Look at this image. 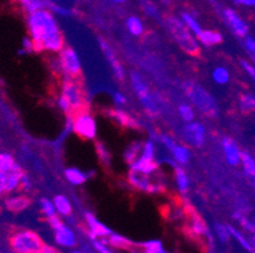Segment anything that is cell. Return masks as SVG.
Listing matches in <instances>:
<instances>
[{
	"label": "cell",
	"mask_w": 255,
	"mask_h": 253,
	"mask_svg": "<svg viewBox=\"0 0 255 253\" xmlns=\"http://www.w3.org/2000/svg\"><path fill=\"white\" fill-rule=\"evenodd\" d=\"M70 253H84V252H80V251H73V252Z\"/></svg>",
	"instance_id": "50"
},
{
	"label": "cell",
	"mask_w": 255,
	"mask_h": 253,
	"mask_svg": "<svg viewBox=\"0 0 255 253\" xmlns=\"http://www.w3.org/2000/svg\"><path fill=\"white\" fill-rule=\"evenodd\" d=\"M27 29L34 52H60L65 47V38L59 23L50 9H39L27 15Z\"/></svg>",
	"instance_id": "1"
},
{
	"label": "cell",
	"mask_w": 255,
	"mask_h": 253,
	"mask_svg": "<svg viewBox=\"0 0 255 253\" xmlns=\"http://www.w3.org/2000/svg\"><path fill=\"white\" fill-rule=\"evenodd\" d=\"M131 84L133 90H135L136 95H137L141 105L145 108V110L147 111V114L152 115V117L159 114V109H157L154 97L151 96L149 87H147V85L145 84V81L141 79V76L137 75L136 73H132Z\"/></svg>",
	"instance_id": "9"
},
{
	"label": "cell",
	"mask_w": 255,
	"mask_h": 253,
	"mask_svg": "<svg viewBox=\"0 0 255 253\" xmlns=\"http://www.w3.org/2000/svg\"><path fill=\"white\" fill-rule=\"evenodd\" d=\"M96 147H97V152H98V157L101 159V161L103 162L106 166H110L111 156L108 150L104 147V145L102 142H96Z\"/></svg>",
	"instance_id": "36"
},
{
	"label": "cell",
	"mask_w": 255,
	"mask_h": 253,
	"mask_svg": "<svg viewBox=\"0 0 255 253\" xmlns=\"http://www.w3.org/2000/svg\"><path fill=\"white\" fill-rule=\"evenodd\" d=\"M244 43L247 50L249 51V53H252V55L255 56V39L253 38V37L247 36L244 37Z\"/></svg>",
	"instance_id": "43"
},
{
	"label": "cell",
	"mask_w": 255,
	"mask_h": 253,
	"mask_svg": "<svg viewBox=\"0 0 255 253\" xmlns=\"http://www.w3.org/2000/svg\"><path fill=\"white\" fill-rule=\"evenodd\" d=\"M224 15L236 36L241 37V38H244V37L248 36L249 27H248V24L244 20L239 17L238 13H236L235 10H233V9H226V10L224 11Z\"/></svg>",
	"instance_id": "12"
},
{
	"label": "cell",
	"mask_w": 255,
	"mask_h": 253,
	"mask_svg": "<svg viewBox=\"0 0 255 253\" xmlns=\"http://www.w3.org/2000/svg\"><path fill=\"white\" fill-rule=\"evenodd\" d=\"M0 253H1V251H0Z\"/></svg>",
	"instance_id": "52"
},
{
	"label": "cell",
	"mask_w": 255,
	"mask_h": 253,
	"mask_svg": "<svg viewBox=\"0 0 255 253\" xmlns=\"http://www.w3.org/2000/svg\"><path fill=\"white\" fill-rule=\"evenodd\" d=\"M17 1H18V0H17Z\"/></svg>",
	"instance_id": "53"
},
{
	"label": "cell",
	"mask_w": 255,
	"mask_h": 253,
	"mask_svg": "<svg viewBox=\"0 0 255 253\" xmlns=\"http://www.w3.org/2000/svg\"><path fill=\"white\" fill-rule=\"evenodd\" d=\"M112 1H115V3H125L126 0H112Z\"/></svg>",
	"instance_id": "48"
},
{
	"label": "cell",
	"mask_w": 255,
	"mask_h": 253,
	"mask_svg": "<svg viewBox=\"0 0 255 253\" xmlns=\"http://www.w3.org/2000/svg\"><path fill=\"white\" fill-rule=\"evenodd\" d=\"M241 65H243V69L247 71L248 75H249L250 78L255 81V67L253 66L252 64H249L248 61H245V60H241Z\"/></svg>",
	"instance_id": "42"
},
{
	"label": "cell",
	"mask_w": 255,
	"mask_h": 253,
	"mask_svg": "<svg viewBox=\"0 0 255 253\" xmlns=\"http://www.w3.org/2000/svg\"><path fill=\"white\" fill-rule=\"evenodd\" d=\"M39 206H41V210H42L46 219L50 217H53V215H56V208L53 205V201H50L48 199L42 198L39 200Z\"/></svg>",
	"instance_id": "32"
},
{
	"label": "cell",
	"mask_w": 255,
	"mask_h": 253,
	"mask_svg": "<svg viewBox=\"0 0 255 253\" xmlns=\"http://www.w3.org/2000/svg\"><path fill=\"white\" fill-rule=\"evenodd\" d=\"M47 8L50 9L52 13H57L59 15H62V17H68L69 14H70V11H69L68 9H65L59 5H53V4H47Z\"/></svg>",
	"instance_id": "40"
},
{
	"label": "cell",
	"mask_w": 255,
	"mask_h": 253,
	"mask_svg": "<svg viewBox=\"0 0 255 253\" xmlns=\"http://www.w3.org/2000/svg\"><path fill=\"white\" fill-rule=\"evenodd\" d=\"M38 253H61L57 248H55L53 246L50 245H45L41 250H39Z\"/></svg>",
	"instance_id": "46"
},
{
	"label": "cell",
	"mask_w": 255,
	"mask_h": 253,
	"mask_svg": "<svg viewBox=\"0 0 255 253\" xmlns=\"http://www.w3.org/2000/svg\"><path fill=\"white\" fill-rule=\"evenodd\" d=\"M59 53L60 69L65 74L66 79L80 80L83 76L82 64H80V60H79V56L75 52V50L70 46H65Z\"/></svg>",
	"instance_id": "8"
},
{
	"label": "cell",
	"mask_w": 255,
	"mask_h": 253,
	"mask_svg": "<svg viewBox=\"0 0 255 253\" xmlns=\"http://www.w3.org/2000/svg\"><path fill=\"white\" fill-rule=\"evenodd\" d=\"M212 79L213 81L216 84H219V85H225V84H227L229 80H230V74H229V71H227L225 67L219 66L213 70Z\"/></svg>",
	"instance_id": "30"
},
{
	"label": "cell",
	"mask_w": 255,
	"mask_h": 253,
	"mask_svg": "<svg viewBox=\"0 0 255 253\" xmlns=\"http://www.w3.org/2000/svg\"><path fill=\"white\" fill-rule=\"evenodd\" d=\"M155 156V146L152 141H147L146 143H143L142 152H141L140 159L143 160H154Z\"/></svg>",
	"instance_id": "34"
},
{
	"label": "cell",
	"mask_w": 255,
	"mask_h": 253,
	"mask_svg": "<svg viewBox=\"0 0 255 253\" xmlns=\"http://www.w3.org/2000/svg\"><path fill=\"white\" fill-rule=\"evenodd\" d=\"M178 111H179L180 117L184 122L189 123V122H193L194 119V111L193 108H192L189 104H184L182 103L179 106H178Z\"/></svg>",
	"instance_id": "33"
},
{
	"label": "cell",
	"mask_w": 255,
	"mask_h": 253,
	"mask_svg": "<svg viewBox=\"0 0 255 253\" xmlns=\"http://www.w3.org/2000/svg\"><path fill=\"white\" fill-rule=\"evenodd\" d=\"M197 38L203 46H207V47L220 45L222 42L221 33L216 31H202Z\"/></svg>",
	"instance_id": "21"
},
{
	"label": "cell",
	"mask_w": 255,
	"mask_h": 253,
	"mask_svg": "<svg viewBox=\"0 0 255 253\" xmlns=\"http://www.w3.org/2000/svg\"><path fill=\"white\" fill-rule=\"evenodd\" d=\"M241 165L244 169V172L249 181L255 186V160L250 156L249 153L241 152Z\"/></svg>",
	"instance_id": "19"
},
{
	"label": "cell",
	"mask_w": 255,
	"mask_h": 253,
	"mask_svg": "<svg viewBox=\"0 0 255 253\" xmlns=\"http://www.w3.org/2000/svg\"><path fill=\"white\" fill-rule=\"evenodd\" d=\"M240 108L245 113L255 110V96L253 95H241L240 96Z\"/></svg>",
	"instance_id": "31"
},
{
	"label": "cell",
	"mask_w": 255,
	"mask_h": 253,
	"mask_svg": "<svg viewBox=\"0 0 255 253\" xmlns=\"http://www.w3.org/2000/svg\"><path fill=\"white\" fill-rule=\"evenodd\" d=\"M53 205L56 208V212L62 217H70L73 213V205L65 195H55L53 198Z\"/></svg>",
	"instance_id": "18"
},
{
	"label": "cell",
	"mask_w": 255,
	"mask_h": 253,
	"mask_svg": "<svg viewBox=\"0 0 255 253\" xmlns=\"http://www.w3.org/2000/svg\"><path fill=\"white\" fill-rule=\"evenodd\" d=\"M182 20H183V23L187 25L188 29H189V31H191L196 37H198L199 33L202 32V28H201V25L198 24V22H197V20L194 19V18L192 17L189 13H185V11H183Z\"/></svg>",
	"instance_id": "29"
},
{
	"label": "cell",
	"mask_w": 255,
	"mask_h": 253,
	"mask_svg": "<svg viewBox=\"0 0 255 253\" xmlns=\"http://www.w3.org/2000/svg\"><path fill=\"white\" fill-rule=\"evenodd\" d=\"M174 175H175V181H177V186L179 191L182 194H187L188 190H189V180H188L185 171L183 170L182 167H175L174 169Z\"/></svg>",
	"instance_id": "26"
},
{
	"label": "cell",
	"mask_w": 255,
	"mask_h": 253,
	"mask_svg": "<svg viewBox=\"0 0 255 253\" xmlns=\"http://www.w3.org/2000/svg\"><path fill=\"white\" fill-rule=\"evenodd\" d=\"M107 115L120 127H125V128H133L138 129L140 124L136 122L131 115H128L125 111L120 110V109H108L107 110Z\"/></svg>",
	"instance_id": "15"
},
{
	"label": "cell",
	"mask_w": 255,
	"mask_h": 253,
	"mask_svg": "<svg viewBox=\"0 0 255 253\" xmlns=\"http://www.w3.org/2000/svg\"><path fill=\"white\" fill-rule=\"evenodd\" d=\"M85 220H87L89 236L92 240L96 241L97 238H108L112 234L110 229L107 228L104 224H102L101 222H98V219L90 213H85Z\"/></svg>",
	"instance_id": "14"
},
{
	"label": "cell",
	"mask_w": 255,
	"mask_h": 253,
	"mask_svg": "<svg viewBox=\"0 0 255 253\" xmlns=\"http://www.w3.org/2000/svg\"><path fill=\"white\" fill-rule=\"evenodd\" d=\"M222 150H224L225 157H226L227 164L231 166H238L241 162V151L239 150V146L236 145L235 141L229 137H225L221 141Z\"/></svg>",
	"instance_id": "13"
},
{
	"label": "cell",
	"mask_w": 255,
	"mask_h": 253,
	"mask_svg": "<svg viewBox=\"0 0 255 253\" xmlns=\"http://www.w3.org/2000/svg\"><path fill=\"white\" fill-rule=\"evenodd\" d=\"M6 195V172L0 171V198Z\"/></svg>",
	"instance_id": "41"
},
{
	"label": "cell",
	"mask_w": 255,
	"mask_h": 253,
	"mask_svg": "<svg viewBox=\"0 0 255 253\" xmlns=\"http://www.w3.org/2000/svg\"><path fill=\"white\" fill-rule=\"evenodd\" d=\"M55 232V242L59 246L65 248H73L76 246V236L66 224H62L59 229Z\"/></svg>",
	"instance_id": "16"
},
{
	"label": "cell",
	"mask_w": 255,
	"mask_h": 253,
	"mask_svg": "<svg viewBox=\"0 0 255 253\" xmlns=\"http://www.w3.org/2000/svg\"><path fill=\"white\" fill-rule=\"evenodd\" d=\"M142 8L145 10V13L150 17L156 18L157 14H159V10H157L156 5L154 3H151L150 0H142Z\"/></svg>",
	"instance_id": "38"
},
{
	"label": "cell",
	"mask_w": 255,
	"mask_h": 253,
	"mask_svg": "<svg viewBox=\"0 0 255 253\" xmlns=\"http://www.w3.org/2000/svg\"><path fill=\"white\" fill-rule=\"evenodd\" d=\"M171 153H173L174 159L178 164L185 165L189 161V157H191V152H189V148L187 146L183 145H175L174 148L171 150Z\"/></svg>",
	"instance_id": "27"
},
{
	"label": "cell",
	"mask_w": 255,
	"mask_h": 253,
	"mask_svg": "<svg viewBox=\"0 0 255 253\" xmlns=\"http://www.w3.org/2000/svg\"><path fill=\"white\" fill-rule=\"evenodd\" d=\"M168 28L173 38L177 41V43L184 52L194 56V57H198L201 55V48H199L196 38L193 37L192 32L188 29L187 25L183 23V20L170 17L168 19Z\"/></svg>",
	"instance_id": "4"
},
{
	"label": "cell",
	"mask_w": 255,
	"mask_h": 253,
	"mask_svg": "<svg viewBox=\"0 0 255 253\" xmlns=\"http://www.w3.org/2000/svg\"><path fill=\"white\" fill-rule=\"evenodd\" d=\"M19 164L15 161V159L8 152H0V171L8 172L19 169Z\"/></svg>",
	"instance_id": "24"
},
{
	"label": "cell",
	"mask_w": 255,
	"mask_h": 253,
	"mask_svg": "<svg viewBox=\"0 0 255 253\" xmlns=\"http://www.w3.org/2000/svg\"><path fill=\"white\" fill-rule=\"evenodd\" d=\"M32 205V199L25 194H8L3 196V206L10 213H22Z\"/></svg>",
	"instance_id": "11"
},
{
	"label": "cell",
	"mask_w": 255,
	"mask_h": 253,
	"mask_svg": "<svg viewBox=\"0 0 255 253\" xmlns=\"http://www.w3.org/2000/svg\"><path fill=\"white\" fill-rule=\"evenodd\" d=\"M215 231H216L220 241H222V242H226L230 238V229H229V227L224 226V224H216L215 226Z\"/></svg>",
	"instance_id": "37"
},
{
	"label": "cell",
	"mask_w": 255,
	"mask_h": 253,
	"mask_svg": "<svg viewBox=\"0 0 255 253\" xmlns=\"http://www.w3.org/2000/svg\"><path fill=\"white\" fill-rule=\"evenodd\" d=\"M70 122L74 133L79 138L90 141V139H94L97 137V132H98L97 120L89 110L75 114L73 118H70Z\"/></svg>",
	"instance_id": "7"
},
{
	"label": "cell",
	"mask_w": 255,
	"mask_h": 253,
	"mask_svg": "<svg viewBox=\"0 0 255 253\" xmlns=\"http://www.w3.org/2000/svg\"><path fill=\"white\" fill-rule=\"evenodd\" d=\"M182 136L185 142L194 147H202L205 143V127L201 123L189 122L183 127Z\"/></svg>",
	"instance_id": "10"
},
{
	"label": "cell",
	"mask_w": 255,
	"mask_h": 253,
	"mask_svg": "<svg viewBox=\"0 0 255 253\" xmlns=\"http://www.w3.org/2000/svg\"><path fill=\"white\" fill-rule=\"evenodd\" d=\"M254 224H255V220H254Z\"/></svg>",
	"instance_id": "51"
},
{
	"label": "cell",
	"mask_w": 255,
	"mask_h": 253,
	"mask_svg": "<svg viewBox=\"0 0 255 253\" xmlns=\"http://www.w3.org/2000/svg\"><path fill=\"white\" fill-rule=\"evenodd\" d=\"M229 229H230V233L233 234L234 237H235V240L238 241V242L240 243V245L243 246V247H244L245 250L249 251V252H252V253H254V248H253V246L250 245V243L248 242L247 240H245L244 236H243V234L239 233V232L236 231L235 228H233V227H229Z\"/></svg>",
	"instance_id": "35"
},
{
	"label": "cell",
	"mask_w": 255,
	"mask_h": 253,
	"mask_svg": "<svg viewBox=\"0 0 255 253\" xmlns=\"http://www.w3.org/2000/svg\"><path fill=\"white\" fill-rule=\"evenodd\" d=\"M126 25H127V29H128V32L132 34V36H135V37L142 36L143 24L142 22H141L140 18L135 17V15L128 17V19L126 20Z\"/></svg>",
	"instance_id": "28"
},
{
	"label": "cell",
	"mask_w": 255,
	"mask_h": 253,
	"mask_svg": "<svg viewBox=\"0 0 255 253\" xmlns=\"http://www.w3.org/2000/svg\"><path fill=\"white\" fill-rule=\"evenodd\" d=\"M99 42H101L102 50H103V52L106 53L107 60L110 61V64H111V66H112L113 71H115L116 76H117V78L120 79V80H124V79H125L124 69H122V66H121L120 61H118V60L116 59V56H115V53H113V51L111 50L110 46L107 45V43L103 41V39H99Z\"/></svg>",
	"instance_id": "17"
},
{
	"label": "cell",
	"mask_w": 255,
	"mask_h": 253,
	"mask_svg": "<svg viewBox=\"0 0 255 253\" xmlns=\"http://www.w3.org/2000/svg\"><path fill=\"white\" fill-rule=\"evenodd\" d=\"M127 180L131 186L149 194H157L165 190V184L161 176H159V171L154 173H145L131 167L127 175Z\"/></svg>",
	"instance_id": "5"
},
{
	"label": "cell",
	"mask_w": 255,
	"mask_h": 253,
	"mask_svg": "<svg viewBox=\"0 0 255 253\" xmlns=\"http://www.w3.org/2000/svg\"><path fill=\"white\" fill-rule=\"evenodd\" d=\"M234 3L239 4V5L255 6V0H234Z\"/></svg>",
	"instance_id": "47"
},
{
	"label": "cell",
	"mask_w": 255,
	"mask_h": 253,
	"mask_svg": "<svg viewBox=\"0 0 255 253\" xmlns=\"http://www.w3.org/2000/svg\"><path fill=\"white\" fill-rule=\"evenodd\" d=\"M142 147L143 143L135 142L133 145H131L127 148L126 153H125V159H126L127 164H128L129 166H132V165L135 164V162L140 159L141 152H142Z\"/></svg>",
	"instance_id": "25"
},
{
	"label": "cell",
	"mask_w": 255,
	"mask_h": 253,
	"mask_svg": "<svg viewBox=\"0 0 255 253\" xmlns=\"http://www.w3.org/2000/svg\"><path fill=\"white\" fill-rule=\"evenodd\" d=\"M132 169H135V170L141 171V172L145 173H154L156 171H159V165L155 160H143V159H138L135 164L132 165Z\"/></svg>",
	"instance_id": "23"
},
{
	"label": "cell",
	"mask_w": 255,
	"mask_h": 253,
	"mask_svg": "<svg viewBox=\"0 0 255 253\" xmlns=\"http://www.w3.org/2000/svg\"><path fill=\"white\" fill-rule=\"evenodd\" d=\"M10 250L14 253H38L46 245L42 237L31 229H17L8 238Z\"/></svg>",
	"instance_id": "2"
},
{
	"label": "cell",
	"mask_w": 255,
	"mask_h": 253,
	"mask_svg": "<svg viewBox=\"0 0 255 253\" xmlns=\"http://www.w3.org/2000/svg\"><path fill=\"white\" fill-rule=\"evenodd\" d=\"M64 173H65V177L68 178L69 182L75 185V186L83 185L85 181L88 180L87 173H84L82 170L76 169V167H68V169L65 170Z\"/></svg>",
	"instance_id": "20"
},
{
	"label": "cell",
	"mask_w": 255,
	"mask_h": 253,
	"mask_svg": "<svg viewBox=\"0 0 255 253\" xmlns=\"http://www.w3.org/2000/svg\"><path fill=\"white\" fill-rule=\"evenodd\" d=\"M18 3L27 15L39 10V9H46L48 4L46 0H18Z\"/></svg>",
	"instance_id": "22"
},
{
	"label": "cell",
	"mask_w": 255,
	"mask_h": 253,
	"mask_svg": "<svg viewBox=\"0 0 255 253\" xmlns=\"http://www.w3.org/2000/svg\"><path fill=\"white\" fill-rule=\"evenodd\" d=\"M184 89L191 103L196 108H198V110L202 111L203 114L208 115V117H216L219 114L216 101L212 97V95L208 94L202 86L189 81V83H185Z\"/></svg>",
	"instance_id": "6"
},
{
	"label": "cell",
	"mask_w": 255,
	"mask_h": 253,
	"mask_svg": "<svg viewBox=\"0 0 255 253\" xmlns=\"http://www.w3.org/2000/svg\"><path fill=\"white\" fill-rule=\"evenodd\" d=\"M113 99H115V103L117 106H124L127 104L126 96H125V95L120 91L115 92V95H113Z\"/></svg>",
	"instance_id": "44"
},
{
	"label": "cell",
	"mask_w": 255,
	"mask_h": 253,
	"mask_svg": "<svg viewBox=\"0 0 255 253\" xmlns=\"http://www.w3.org/2000/svg\"><path fill=\"white\" fill-rule=\"evenodd\" d=\"M145 247L147 253H166L159 241H151L149 243H145Z\"/></svg>",
	"instance_id": "39"
},
{
	"label": "cell",
	"mask_w": 255,
	"mask_h": 253,
	"mask_svg": "<svg viewBox=\"0 0 255 253\" xmlns=\"http://www.w3.org/2000/svg\"><path fill=\"white\" fill-rule=\"evenodd\" d=\"M161 142H163L164 146H165L166 148H169L170 151L173 150L174 146H175V142H174L173 139L168 136H161Z\"/></svg>",
	"instance_id": "45"
},
{
	"label": "cell",
	"mask_w": 255,
	"mask_h": 253,
	"mask_svg": "<svg viewBox=\"0 0 255 253\" xmlns=\"http://www.w3.org/2000/svg\"><path fill=\"white\" fill-rule=\"evenodd\" d=\"M161 1H163L164 4H169V1H170V0H161Z\"/></svg>",
	"instance_id": "49"
},
{
	"label": "cell",
	"mask_w": 255,
	"mask_h": 253,
	"mask_svg": "<svg viewBox=\"0 0 255 253\" xmlns=\"http://www.w3.org/2000/svg\"><path fill=\"white\" fill-rule=\"evenodd\" d=\"M61 96L68 100L70 111H69V119L74 115L82 111L89 110L87 96H85L84 89H83L80 80H73V79H65L61 87Z\"/></svg>",
	"instance_id": "3"
}]
</instances>
